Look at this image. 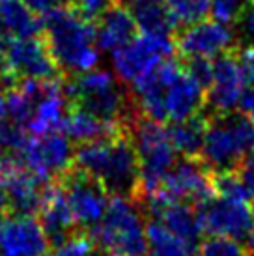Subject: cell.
Returning a JSON list of instances; mask_svg holds the SVG:
<instances>
[{"instance_id":"obj_1","label":"cell","mask_w":254,"mask_h":256,"mask_svg":"<svg viewBox=\"0 0 254 256\" xmlns=\"http://www.w3.org/2000/svg\"><path fill=\"white\" fill-rule=\"evenodd\" d=\"M131 96L138 112L159 124L189 120L206 107V88L184 64L174 60H164L159 68L134 82Z\"/></svg>"},{"instance_id":"obj_2","label":"cell","mask_w":254,"mask_h":256,"mask_svg":"<svg viewBox=\"0 0 254 256\" xmlns=\"http://www.w3.org/2000/svg\"><path fill=\"white\" fill-rule=\"evenodd\" d=\"M75 168L98 180L112 196L136 198L140 192V164L127 129L101 140L78 144Z\"/></svg>"},{"instance_id":"obj_3","label":"cell","mask_w":254,"mask_h":256,"mask_svg":"<svg viewBox=\"0 0 254 256\" xmlns=\"http://www.w3.org/2000/svg\"><path fill=\"white\" fill-rule=\"evenodd\" d=\"M43 34L60 75L77 77L96 70L99 47L96 26L77 10H56L43 17Z\"/></svg>"},{"instance_id":"obj_4","label":"cell","mask_w":254,"mask_h":256,"mask_svg":"<svg viewBox=\"0 0 254 256\" xmlns=\"http://www.w3.org/2000/svg\"><path fill=\"white\" fill-rule=\"evenodd\" d=\"M64 92L73 107L88 110L99 120L126 128L138 114L131 92H126L116 75L106 70H92L71 77L64 84Z\"/></svg>"},{"instance_id":"obj_5","label":"cell","mask_w":254,"mask_h":256,"mask_svg":"<svg viewBox=\"0 0 254 256\" xmlns=\"http://www.w3.org/2000/svg\"><path fill=\"white\" fill-rule=\"evenodd\" d=\"M101 256H148V220L136 198L112 196L103 219L92 230Z\"/></svg>"},{"instance_id":"obj_6","label":"cell","mask_w":254,"mask_h":256,"mask_svg":"<svg viewBox=\"0 0 254 256\" xmlns=\"http://www.w3.org/2000/svg\"><path fill=\"white\" fill-rule=\"evenodd\" d=\"M254 152V122L243 112L208 114L200 161L213 176L236 170Z\"/></svg>"},{"instance_id":"obj_7","label":"cell","mask_w":254,"mask_h":256,"mask_svg":"<svg viewBox=\"0 0 254 256\" xmlns=\"http://www.w3.org/2000/svg\"><path fill=\"white\" fill-rule=\"evenodd\" d=\"M127 131L134 144L140 164V192L136 200L150 196L161 187L168 172L176 166L178 152L170 140L168 128L142 116H133L127 124Z\"/></svg>"},{"instance_id":"obj_8","label":"cell","mask_w":254,"mask_h":256,"mask_svg":"<svg viewBox=\"0 0 254 256\" xmlns=\"http://www.w3.org/2000/svg\"><path fill=\"white\" fill-rule=\"evenodd\" d=\"M174 49L176 43L172 42V38L142 32V36H136L133 42L110 54L112 72L122 84L133 86L164 60H168Z\"/></svg>"},{"instance_id":"obj_9","label":"cell","mask_w":254,"mask_h":256,"mask_svg":"<svg viewBox=\"0 0 254 256\" xmlns=\"http://www.w3.org/2000/svg\"><path fill=\"white\" fill-rule=\"evenodd\" d=\"M19 161L34 176L50 184L52 180L64 178L73 168L75 150L70 138L58 131L49 135H34L19 154Z\"/></svg>"},{"instance_id":"obj_10","label":"cell","mask_w":254,"mask_h":256,"mask_svg":"<svg viewBox=\"0 0 254 256\" xmlns=\"http://www.w3.org/2000/svg\"><path fill=\"white\" fill-rule=\"evenodd\" d=\"M58 185L62 187L78 230L84 234L88 230H94L110 204L105 187L75 166L64 178L58 180Z\"/></svg>"},{"instance_id":"obj_11","label":"cell","mask_w":254,"mask_h":256,"mask_svg":"<svg viewBox=\"0 0 254 256\" xmlns=\"http://www.w3.org/2000/svg\"><path fill=\"white\" fill-rule=\"evenodd\" d=\"M156 192L174 202H187L200 208L215 196V185L212 172L202 164V161L184 157L168 172V176Z\"/></svg>"},{"instance_id":"obj_12","label":"cell","mask_w":254,"mask_h":256,"mask_svg":"<svg viewBox=\"0 0 254 256\" xmlns=\"http://www.w3.org/2000/svg\"><path fill=\"white\" fill-rule=\"evenodd\" d=\"M204 232L210 236L230 238L236 242L247 240L254 230V212L240 200L213 196L198 208Z\"/></svg>"},{"instance_id":"obj_13","label":"cell","mask_w":254,"mask_h":256,"mask_svg":"<svg viewBox=\"0 0 254 256\" xmlns=\"http://www.w3.org/2000/svg\"><path fill=\"white\" fill-rule=\"evenodd\" d=\"M247 80L243 77L236 50H230L213 60V78L206 92V114L234 112L240 107L243 92L247 90Z\"/></svg>"},{"instance_id":"obj_14","label":"cell","mask_w":254,"mask_h":256,"mask_svg":"<svg viewBox=\"0 0 254 256\" xmlns=\"http://www.w3.org/2000/svg\"><path fill=\"white\" fill-rule=\"evenodd\" d=\"M236 40L232 28L219 21L190 24L176 38V49L184 60H215L230 52Z\"/></svg>"},{"instance_id":"obj_15","label":"cell","mask_w":254,"mask_h":256,"mask_svg":"<svg viewBox=\"0 0 254 256\" xmlns=\"http://www.w3.org/2000/svg\"><path fill=\"white\" fill-rule=\"evenodd\" d=\"M8 62L17 80H56L60 75L45 40L38 36L8 40Z\"/></svg>"},{"instance_id":"obj_16","label":"cell","mask_w":254,"mask_h":256,"mask_svg":"<svg viewBox=\"0 0 254 256\" xmlns=\"http://www.w3.org/2000/svg\"><path fill=\"white\" fill-rule=\"evenodd\" d=\"M50 243L34 215L6 214L0 220V256H45Z\"/></svg>"},{"instance_id":"obj_17","label":"cell","mask_w":254,"mask_h":256,"mask_svg":"<svg viewBox=\"0 0 254 256\" xmlns=\"http://www.w3.org/2000/svg\"><path fill=\"white\" fill-rule=\"evenodd\" d=\"M70 100L64 92V84L56 80H47L36 100L34 114L28 124V131L34 135H49L64 128L70 112Z\"/></svg>"},{"instance_id":"obj_18","label":"cell","mask_w":254,"mask_h":256,"mask_svg":"<svg viewBox=\"0 0 254 256\" xmlns=\"http://www.w3.org/2000/svg\"><path fill=\"white\" fill-rule=\"evenodd\" d=\"M40 224L47 240L52 247H58L60 243L70 240L71 236L78 234L77 220L70 210V204L64 196L62 187L58 184L50 185L49 192L45 196L42 210H40Z\"/></svg>"},{"instance_id":"obj_19","label":"cell","mask_w":254,"mask_h":256,"mask_svg":"<svg viewBox=\"0 0 254 256\" xmlns=\"http://www.w3.org/2000/svg\"><path fill=\"white\" fill-rule=\"evenodd\" d=\"M136 21L127 6H110L98 19L96 24V40L99 50L112 54L114 50L122 49L124 45L136 38Z\"/></svg>"},{"instance_id":"obj_20","label":"cell","mask_w":254,"mask_h":256,"mask_svg":"<svg viewBox=\"0 0 254 256\" xmlns=\"http://www.w3.org/2000/svg\"><path fill=\"white\" fill-rule=\"evenodd\" d=\"M120 129L126 128H118V126H112V124H106V122L99 120L98 116L90 114L88 110H82V108L71 105L68 118L64 122L62 131L66 133V136L70 138L71 142L84 144L106 138V136L118 133Z\"/></svg>"},{"instance_id":"obj_21","label":"cell","mask_w":254,"mask_h":256,"mask_svg":"<svg viewBox=\"0 0 254 256\" xmlns=\"http://www.w3.org/2000/svg\"><path fill=\"white\" fill-rule=\"evenodd\" d=\"M43 28L34 12L21 0H0V34L8 40L34 38Z\"/></svg>"},{"instance_id":"obj_22","label":"cell","mask_w":254,"mask_h":256,"mask_svg":"<svg viewBox=\"0 0 254 256\" xmlns=\"http://www.w3.org/2000/svg\"><path fill=\"white\" fill-rule=\"evenodd\" d=\"M127 8L144 34L170 38L176 28L164 0H127Z\"/></svg>"},{"instance_id":"obj_23","label":"cell","mask_w":254,"mask_h":256,"mask_svg":"<svg viewBox=\"0 0 254 256\" xmlns=\"http://www.w3.org/2000/svg\"><path fill=\"white\" fill-rule=\"evenodd\" d=\"M206 128H208V114L204 110L189 118V120L170 124L168 135L178 156L190 157V159L200 156L206 136Z\"/></svg>"},{"instance_id":"obj_24","label":"cell","mask_w":254,"mask_h":256,"mask_svg":"<svg viewBox=\"0 0 254 256\" xmlns=\"http://www.w3.org/2000/svg\"><path fill=\"white\" fill-rule=\"evenodd\" d=\"M148 256H198L196 245L184 242L157 220L148 222Z\"/></svg>"},{"instance_id":"obj_25","label":"cell","mask_w":254,"mask_h":256,"mask_svg":"<svg viewBox=\"0 0 254 256\" xmlns=\"http://www.w3.org/2000/svg\"><path fill=\"white\" fill-rule=\"evenodd\" d=\"M166 10L176 26H190L212 14V0H164Z\"/></svg>"},{"instance_id":"obj_26","label":"cell","mask_w":254,"mask_h":256,"mask_svg":"<svg viewBox=\"0 0 254 256\" xmlns=\"http://www.w3.org/2000/svg\"><path fill=\"white\" fill-rule=\"evenodd\" d=\"M198 256H247V250L240 245V242L230 238L210 236L200 243Z\"/></svg>"},{"instance_id":"obj_27","label":"cell","mask_w":254,"mask_h":256,"mask_svg":"<svg viewBox=\"0 0 254 256\" xmlns=\"http://www.w3.org/2000/svg\"><path fill=\"white\" fill-rule=\"evenodd\" d=\"M52 256H101V252L98 250L92 238H88L84 232H78L54 247Z\"/></svg>"},{"instance_id":"obj_28","label":"cell","mask_w":254,"mask_h":256,"mask_svg":"<svg viewBox=\"0 0 254 256\" xmlns=\"http://www.w3.org/2000/svg\"><path fill=\"white\" fill-rule=\"evenodd\" d=\"M252 2L254 0H212V17L224 24L236 22Z\"/></svg>"},{"instance_id":"obj_29","label":"cell","mask_w":254,"mask_h":256,"mask_svg":"<svg viewBox=\"0 0 254 256\" xmlns=\"http://www.w3.org/2000/svg\"><path fill=\"white\" fill-rule=\"evenodd\" d=\"M238 38L245 47H254V2L238 19Z\"/></svg>"},{"instance_id":"obj_30","label":"cell","mask_w":254,"mask_h":256,"mask_svg":"<svg viewBox=\"0 0 254 256\" xmlns=\"http://www.w3.org/2000/svg\"><path fill=\"white\" fill-rule=\"evenodd\" d=\"M17 82L8 62V38L0 34V90H8Z\"/></svg>"},{"instance_id":"obj_31","label":"cell","mask_w":254,"mask_h":256,"mask_svg":"<svg viewBox=\"0 0 254 256\" xmlns=\"http://www.w3.org/2000/svg\"><path fill=\"white\" fill-rule=\"evenodd\" d=\"M234 172L238 174L240 182L245 185V189H247L248 194L252 196V202H254V152L248 154Z\"/></svg>"},{"instance_id":"obj_32","label":"cell","mask_w":254,"mask_h":256,"mask_svg":"<svg viewBox=\"0 0 254 256\" xmlns=\"http://www.w3.org/2000/svg\"><path fill=\"white\" fill-rule=\"evenodd\" d=\"M24 6L28 8L30 12H34L36 15H49L56 10L68 6L70 0H21Z\"/></svg>"},{"instance_id":"obj_33","label":"cell","mask_w":254,"mask_h":256,"mask_svg":"<svg viewBox=\"0 0 254 256\" xmlns=\"http://www.w3.org/2000/svg\"><path fill=\"white\" fill-rule=\"evenodd\" d=\"M236 56L247 84L254 86V47H243L241 50H236Z\"/></svg>"},{"instance_id":"obj_34","label":"cell","mask_w":254,"mask_h":256,"mask_svg":"<svg viewBox=\"0 0 254 256\" xmlns=\"http://www.w3.org/2000/svg\"><path fill=\"white\" fill-rule=\"evenodd\" d=\"M240 108L241 112L248 116L250 120L254 122V88H247L243 96H241V101H240Z\"/></svg>"},{"instance_id":"obj_35","label":"cell","mask_w":254,"mask_h":256,"mask_svg":"<svg viewBox=\"0 0 254 256\" xmlns=\"http://www.w3.org/2000/svg\"><path fill=\"white\" fill-rule=\"evenodd\" d=\"M8 120V103H6V94L0 90V124Z\"/></svg>"},{"instance_id":"obj_36","label":"cell","mask_w":254,"mask_h":256,"mask_svg":"<svg viewBox=\"0 0 254 256\" xmlns=\"http://www.w3.org/2000/svg\"><path fill=\"white\" fill-rule=\"evenodd\" d=\"M8 214V206H6V198H4V192L0 191V220L4 219V215Z\"/></svg>"},{"instance_id":"obj_37","label":"cell","mask_w":254,"mask_h":256,"mask_svg":"<svg viewBox=\"0 0 254 256\" xmlns=\"http://www.w3.org/2000/svg\"><path fill=\"white\" fill-rule=\"evenodd\" d=\"M247 245H248V249H250L254 252V230H252V234H250L247 238Z\"/></svg>"},{"instance_id":"obj_38","label":"cell","mask_w":254,"mask_h":256,"mask_svg":"<svg viewBox=\"0 0 254 256\" xmlns=\"http://www.w3.org/2000/svg\"><path fill=\"white\" fill-rule=\"evenodd\" d=\"M252 88H254V86H252Z\"/></svg>"},{"instance_id":"obj_39","label":"cell","mask_w":254,"mask_h":256,"mask_svg":"<svg viewBox=\"0 0 254 256\" xmlns=\"http://www.w3.org/2000/svg\"><path fill=\"white\" fill-rule=\"evenodd\" d=\"M252 256H254V254H252Z\"/></svg>"}]
</instances>
